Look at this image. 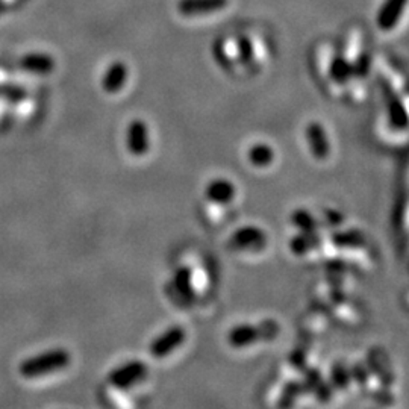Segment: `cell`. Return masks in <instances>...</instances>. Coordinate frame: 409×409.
Here are the masks:
<instances>
[{
  "mask_svg": "<svg viewBox=\"0 0 409 409\" xmlns=\"http://www.w3.org/2000/svg\"><path fill=\"white\" fill-rule=\"evenodd\" d=\"M70 363H72V355H70V352L65 351V348L58 347L52 348V351L26 358L20 364L18 372L26 379H37L64 370L65 367L70 365Z\"/></svg>",
  "mask_w": 409,
  "mask_h": 409,
  "instance_id": "obj_1",
  "label": "cell"
},
{
  "mask_svg": "<svg viewBox=\"0 0 409 409\" xmlns=\"http://www.w3.org/2000/svg\"><path fill=\"white\" fill-rule=\"evenodd\" d=\"M149 368L141 361H129L109 373L108 382L117 390H129L147 377Z\"/></svg>",
  "mask_w": 409,
  "mask_h": 409,
  "instance_id": "obj_2",
  "label": "cell"
},
{
  "mask_svg": "<svg viewBox=\"0 0 409 409\" xmlns=\"http://www.w3.org/2000/svg\"><path fill=\"white\" fill-rule=\"evenodd\" d=\"M187 338L185 329L181 326L168 327L165 332L158 335L155 340L149 346V352L156 359L165 358L170 353H173L179 346H182Z\"/></svg>",
  "mask_w": 409,
  "mask_h": 409,
  "instance_id": "obj_3",
  "label": "cell"
},
{
  "mask_svg": "<svg viewBox=\"0 0 409 409\" xmlns=\"http://www.w3.org/2000/svg\"><path fill=\"white\" fill-rule=\"evenodd\" d=\"M408 2L409 0H385L377 14V27L385 32L397 27L406 13Z\"/></svg>",
  "mask_w": 409,
  "mask_h": 409,
  "instance_id": "obj_4",
  "label": "cell"
},
{
  "mask_svg": "<svg viewBox=\"0 0 409 409\" xmlns=\"http://www.w3.org/2000/svg\"><path fill=\"white\" fill-rule=\"evenodd\" d=\"M126 147L134 156H143L147 153L151 141H149V127L143 120H134L129 123L126 131Z\"/></svg>",
  "mask_w": 409,
  "mask_h": 409,
  "instance_id": "obj_5",
  "label": "cell"
},
{
  "mask_svg": "<svg viewBox=\"0 0 409 409\" xmlns=\"http://www.w3.org/2000/svg\"><path fill=\"white\" fill-rule=\"evenodd\" d=\"M229 5V0H179L177 11L185 17L214 14Z\"/></svg>",
  "mask_w": 409,
  "mask_h": 409,
  "instance_id": "obj_6",
  "label": "cell"
},
{
  "mask_svg": "<svg viewBox=\"0 0 409 409\" xmlns=\"http://www.w3.org/2000/svg\"><path fill=\"white\" fill-rule=\"evenodd\" d=\"M20 67H22L27 73L46 76L54 72L56 63L51 55L42 54V52H32V54H26L22 59H20Z\"/></svg>",
  "mask_w": 409,
  "mask_h": 409,
  "instance_id": "obj_7",
  "label": "cell"
},
{
  "mask_svg": "<svg viewBox=\"0 0 409 409\" xmlns=\"http://www.w3.org/2000/svg\"><path fill=\"white\" fill-rule=\"evenodd\" d=\"M129 77V70L125 63L115 61L106 68V72L102 77V88L106 93L113 94L122 89Z\"/></svg>",
  "mask_w": 409,
  "mask_h": 409,
  "instance_id": "obj_8",
  "label": "cell"
},
{
  "mask_svg": "<svg viewBox=\"0 0 409 409\" xmlns=\"http://www.w3.org/2000/svg\"><path fill=\"white\" fill-rule=\"evenodd\" d=\"M205 194L209 202L217 205H226L234 199L235 188L231 182L226 181V179H215V181H211L208 184Z\"/></svg>",
  "mask_w": 409,
  "mask_h": 409,
  "instance_id": "obj_9",
  "label": "cell"
},
{
  "mask_svg": "<svg viewBox=\"0 0 409 409\" xmlns=\"http://www.w3.org/2000/svg\"><path fill=\"white\" fill-rule=\"evenodd\" d=\"M173 287L184 298H191L194 294L193 272L188 267H179L173 276Z\"/></svg>",
  "mask_w": 409,
  "mask_h": 409,
  "instance_id": "obj_10",
  "label": "cell"
},
{
  "mask_svg": "<svg viewBox=\"0 0 409 409\" xmlns=\"http://www.w3.org/2000/svg\"><path fill=\"white\" fill-rule=\"evenodd\" d=\"M231 241L237 248H246L248 244L263 246L265 243V238L263 232L256 231V229H243V231H238L237 234H234Z\"/></svg>",
  "mask_w": 409,
  "mask_h": 409,
  "instance_id": "obj_11",
  "label": "cell"
},
{
  "mask_svg": "<svg viewBox=\"0 0 409 409\" xmlns=\"http://www.w3.org/2000/svg\"><path fill=\"white\" fill-rule=\"evenodd\" d=\"M273 159V153L268 146H255L251 151V161L256 165H267Z\"/></svg>",
  "mask_w": 409,
  "mask_h": 409,
  "instance_id": "obj_12",
  "label": "cell"
}]
</instances>
